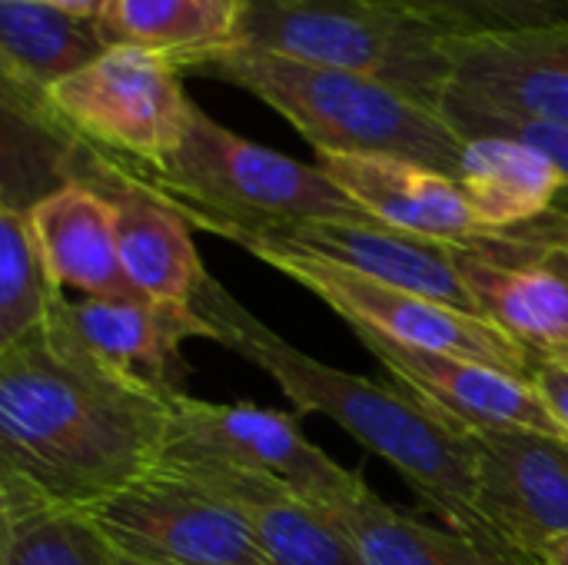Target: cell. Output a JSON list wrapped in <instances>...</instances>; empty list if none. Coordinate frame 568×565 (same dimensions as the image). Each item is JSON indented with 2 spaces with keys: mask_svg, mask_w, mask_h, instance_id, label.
<instances>
[{
  "mask_svg": "<svg viewBox=\"0 0 568 565\" xmlns=\"http://www.w3.org/2000/svg\"><path fill=\"white\" fill-rule=\"evenodd\" d=\"M243 250L263 260L266 266H273L276 273L296 280L303 290L316 293L333 313L343 316L346 326H366L403 346L476 360L532 380L536 356L526 353L519 343H513L503 330H496L483 316L389 286L383 280L363 276L349 266L300 250L270 246V243H246Z\"/></svg>",
  "mask_w": 568,
  "mask_h": 565,
  "instance_id": "52a82bcc",
  "label": "cell"
},
{
  "mask_svg": "<svg viewBox=\"0 0 568 565\" xmlns=\"http://www.w3.org/2000/svg\"><path fill=\"white\" fill-rule=\"evenodd\" d=\"M316 167L386 226L443 243L486 236L463 183L449 173L399 157L363 153H316Z\"/></svg>",
  "mask_w": 568,
  "mask_h": 565,
  "instance_id": "e0dca14e",
  "label": "cell"
},
{
  "mask_svg": "<svg viewBox=\"0 0 568 565\" xmlns=\"http://www.w3.org/2000/svg\"><path fill=\"white\" fill-rule=\"evenodd\" d=\"M163 453H193L263 473L286 483L326 516L369 490L356 470L339 466L303 433L300 416L250 403H206L180 396Z\"/></svg>",
  "mask_w": 568,
  "mask_h": 565,
  "instance_id": "9c48e42d",
  "label": "cell"
},
{
  "mask_svg": "<svg viewBox=\"0 0 568 565\" xmlns=\"http://www.w3.org/2000/svg\"><path fill=\"white\" fill-rule=\"evenodd\" d=\"M459 183L486 233H509L542 220L566 190L546 153L509 137L466 140Z\"/></svg>",
  "mask_w": 568,
  "mask_h": 565,
  "instance_id": "d6986e66",
  "label": "cell"
},
{
  "mask_svg": "<svg viewBox=\"0 0 568 565\" xmlns=\"http://www.w3.org/2000/svg\"><path fill=\"white\" fill-rule=\"evenodd\" d=\"M27 213L60 293H77L80 300L143 296L123 273L113 203L100 190L63 180L57 190L37 196Z\"/></svg>",
  "mask_w": 568,
  "mask_h": 565,
  "instance_id": "ac0fdd59",
  "label": "cell"
},
{
  "mask_svg": "<svg viewBox=\"0 0 568 565\" xmlns=\"http://www.w3.org/2000/svg\"><path fill=\"white\" fill-rule=\"evenodd\" d=\"M153 470L223 500L253 529L273 565H363L356 546L333 523V516L306 503L280 480L193 453H163Z\"/></svg>",
  "mask_w": 568,
  "mask_h": 565,
  "instance_id": "9a60e30c",
  "label": "cell"
},
{
  "mask_svg": "<svg viewBox=\"0 0 568 565\" xmlns=\"http://www.w3.org/2000/svg\"><path fill=\"white\" fill-rule=\"evenodd\" d=\"M47 326L100 370L173 403L186 396L190 366L183 360V343H216V330L196 313V306H173L146 296H60Z\"/></svg>",
  "mask_w": 568,
  "mask_h": 565,
  "instance_id": "30bf717a",
  "label": "cell"
},
{
  "mask_svg": "<svg viewBox=\"0 0 568 565\" xmlns=\"http://www.w3.org/2000/svg\"><path fill=\"white\" fill-rule=\"evenodd\" d=\"M67 296L53 283L40 253L27 206H0V350L37 333L57 300Z\"/></svg>",
  "mask_w": 568,
  "mask_h": 565,
  "instance_id": "603a6c76",
  "label": "cell"
},
{
  "mask_svg": "<svg viewBox=\"0 0 568 565\" xmlns=\"http://www.w3.org/2000/svg\"><path fill=\"white\" fill-rule=\"evenodd\" d=\"M116 167L200 230L216 223L260 230L283 223L373 220L316 163H300L260 147L206 117L196 103L190 107L180 147L160 167Z\"/></svg>",
  "mask_w": 568,
  "mask_h": 565,
  "instance_id": "277c9868",
  "label": "cell"
},
{
  "mask_svg": "<svg viewBox=\"0 0 568 565\" xmlns=\"http://www.w3.org/2000/svg\"><path fill=\"white\" fill-rule=\"evenodd\" d=\"M0 565H116L110 546L70 509L0 496Z\"/></svg>",
  "mask_w": 568,
  "mask_h": 565,
  "instance_id": "cb8c5ba5",
  "label": "cell"
},
{
  "mask_svg": "<svg viewBox=\"0 0 568 565\" xmlns=\"http://www.w3.org/2000/svg\"><path fill=\"white\" fill-rule=\"evenodd\" d=\"M110 47H143L183 73L193 60L236 43L240 0H110L100 17Z\"/></svg>",
  "mask_w": 568,
  "mask_h": 565,
  "instance_id": "7402d4cb",
  "label": "cell"
},
{
  "mask_svg": "<svg viewBox=\"0 0 568 565\" xmlns=\"http://www.w3.org/2000/svg\"><path fill=\"white\" fill-rule=\"evenodd\" d=\"M556 363H562V366H568V356H562V360H556Z\"/></svg>",
  "mask_w": 568,
  "mask_h": 565,
  "instance_id": "f546056e",
  "label": "cell"
},
{
  "mask_svg": "<svg viewBox=\"0 0 568 565\" xmlns=\"http://www.w3.org/2000/svg\"><path fill=\"white\" fill-rule=\"evenodd\" d=\"M186 77L240 87L290 120L316 153L399 157L459 180L466 137L413 97L336 67L230 43L193 60Z\"/></svg>",
  "mask_w": 568,
  "mask_h": 565,
  "instance_id": "3957f363",
  "label": "cell"
},
{
  "mask_svg": "<svg viewBox=\"0 0 568 565\" xmlns=\"http://www.w3.org/2000/svg\"><path fill=\"white\" fill-rule=\"evenodd\" d=\"M196 313L216 330V343L263 370L296 403L300 416L320 413L333 420L363 450L389 463L443 526L503 546L476 503L469 433L439 420L396 383L383 386L296 350L213 276L196 300Z\"/></svg>",
  "mask_w": 568,
  "mask_h": 565,
  "instance_id": "7a4b0ae2",
  "label": "cell"
},
{
  "mask_svg": "<svg viewBox=\"0 0 568 565\" xmlns=\"http://www.w3.org/2000/svg\"><path fill=\"white\" fill-rule=\"evenodd\" d=\"M116 556L143 565H273L253 529L213 493L150 470L77 513Z\"/></svg>",
  "mask_w": 568,
  "mask_h": 565,
  "instance_id": "ba28073f",
  "label": "cell"
},
{
  "mask_svg": "<svg viewBox=\"0 0 568 565\" xmlns=\"http://www.w3.org/2000/svg\"><path fill=\"white\" fill-rule=\"evenodd\" d=\"M110 553H113V549H110ZM113 563L116 565H143V563H133V559H126V556H116V553H113Z\"/></svg>",
  "mask_w": 568,
  "mask_h": 565,
  "instance_id": "f1b7e54d",
  "label": "cell"
},
{
  "mask_svg": "<svg viewBox=\"0 0 568 565\" xmlns=\"http://www.w3.org/2000/svg\"><path fill=\"white\" fill-rule=\"evenodd\" d=\"M206 233H216L236 246L270 243V246H286V250H300L310 256H323L363 276L383 280L389 286H399V290H409L426 300L479 316L459 273L456 243L416 236V233L386 226L379 220L283 223V226H260V230L216 223V226H206Z\"/></svg>",
  "mask_w": 568,
  "mask_h": 565,
  "instance_id": "4fadbf2b",
  "label": "cell"
},
{
  "mask_svg": "<svg viewBox=\"0 0 568 565\" xmlns=\"http://www.w3.org/2000/svg\"><path fill=\"white\" fill-rule=\"evenodd\" d=\"M443 33L449 43H473L542 27H566L568 0H383Z\"/></svg>",
  "mask_w": 568,
  "mask_h": 565,
  "instance_id": "d4e9b609",
  "label": "cell"
},
{
  "mask_svg": "<svg viewBox=\"0 0 568 565\" xmlns=\"http://www.w3.org/2000/svg\"><path fill=\"white\" fill-rule=\"evenodd\" d=\"M47 3H53L60 10H70L77 17H90V20H100L103 10L110 7V0H47Z\"/></svg>",
  "mask_w": 568,
  "mask_h": 565,
  "instance_id": "4316f807",
  "label": "cell"
},
{
  "mask_svg": "<svg viewBox=\"0 0 568 565\" xmlns=\"http://www.w3.org/2000/svg\"><path fill=\"white\" fill-rule=\"evenodd\" d=\"M333 523L349 536L363 565H536L489 539L423 523L373 490L336 509Z\"/></svg>",
  "mask_w": 568,
  "mask_h": 565,
  "instance_id": "ffe728a7",
  "label": "cell"
},
{
  "mask_svg": "<svg viewBox=\"0 0 568 565\" xmlns=\"http://www.w3.org/2000/svg\"><path fill=\"white\" fill-rule=\"evenodd\" d=\"M236 43L373 77L439 113L453 87V43L383 0H240Z\"/></svg>",
  "mask_w": 568,
  "mask_h": 565,
  "instance_id": "8992f818",
  "label": "cell"
},
{
  "mask_svg": "<svg viewBox=\"0 0 568 565\" xmlns=\"http://www.w3.org/2000/svg\"><path fill=\"white\" fill-rule=\"evenodd\" d=\"M173 406L43 323L0 350V496L80 513L120 493L156 466Z\"/></svg>",
  "mask_w": 568,
  "mask_h": 565,
  "instance_id": "6da1fadb",
  "label": "cell"
},
{
  "mask_svg": "<svg viewBox=\"0 0 568 565\" xmlns=\"http://www.w3.org/2000/svg\"><path fill=\"white\" fill-rule=\"evenodd\" d=\"M476 313L536 360L568 356V250L529 230L456 243Z\"/></svg>",
  "mask_w": 568,
  "mask_h": 565,
  "instance_id": "8fae6325",
  "label": "cell"
},
{
  "mask_svg": "<svg viewBox=\"0 0 568 565\" xmlns=\"http://www.w3.org/2000/svg\"><path fill=\"white\" fill-rule=\"evenodd\" d=\"M469 440L479 513L506 549L539 565L542 549L568 536V440L529 430Z\"/></svg>",
  "mask_w": 568,
  "mask_h": 565,
  "instance_id": "5bb4252c",
  "label": "cell"
},
{
  "mask_svg": "<svg viewBox=\"0 0 568 565\" xmlns=\"http://www.w3.org/2000/svg\"><path fill=\"white\" fill-rule=\"evenodd\" d=\"M349 330L369 350V356L393 376L396 386H403L449 426L463 433L529 430L568 440L566 423L549 410L546 396L536 390L532 380L476 360L403 346L366 326Z\"/></svg>",
  "mask_w": 568,
  "mask_h": 565,
  "instance_id": "7c38bea8",
  "label": "cell"
},
{
  "mask_svg": "<svg viewBox=\"0 0 568 565\" xmlns=\"http://www.w3.org/2000/svg\"><path fill=\"white\" fill-rule=\"evenodd\" d=\"M532 383L546 396L549 410L566 423L568 430V366L556 360H536L532 366Z\"/></svg>",
  "mask_w": 568,
  "mask_h": 565,
  "instance_id": "484cf974",
  "label": "cell"
},
{
  "mask_svg": "<svg viewBox=\"0 0 568 565\" xmlns=\"http://www.w3.org/2000/svg\"><path fill=\"white\" fill-rule=\"evenodd\" d=\"M170 57L110 47L50 90L3 83V103L27 127L67 143L80 140L123 167H160L183 140L193 100Z\"/></svg>",
  "mask_w": 568,
  "mask_h": 565,
  "instance_id": "5b68a950",
  "label": "cell"
},
{
  "mask_svg": "<svg viewBox=\"0 0 568 565\" xmlns=\"http://www.w3.org/2000/svg\"><path fill=\"white\" fill-rule=\"evenodd\" d=\"M446 100L483 113L568 127V23L453 43Z\"/></svg>",
  "mask_w": 568,
  "mask_h": 565,
  "instance_id": "2e32d148",
  "label": "cell"
},
{
  "mask_svg": "<svg viewBox=\"0 0 568 565\" xmlns=\"http://www.w3.org/2000/svg\"><path fill=\"white\" fill-rule=\"evenodd\" d=\"M110 50L100 20L77 17L47 0H0L3 83L50 90Z\"/></svg>",
  "mask_w": 568,
  "mask_h": 565,
  "instance_id": "44dd1931",
  "label": "cell"
},
{
  "mask_svg": "<svg viewBox=\"0 0 568 565\" xmlns=\"http://www.w3.org/2000/svg\"><path fill=\"white\" fill-rule=\"evenodd\" d=\"M539 565H568V536L549 543L539 556Z\"/></svg>",
  "mask_w": 568,
  "mask_h": 565,
  "instance_id": "83f0119b",
  "label": "cell"
}]
</instances>
